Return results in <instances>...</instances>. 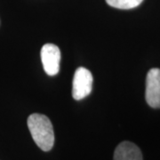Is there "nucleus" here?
Masks as SVG:
<instances>
[{"label": "nucleus", "instance_id": "423d86ee", "mask_svg": "<svg viewBox=\"0 0 160 160\" xmlns=\"http://www.w3.org/2000/svg\"><path fill=\"white\" fill-rule=\"evenodd\" d=\"M142 1L143 0H106L109 6L122 10L135 8L140 6Z\"/></svg>", "mask_w": 160, "mask_h": 160}, {"label": "nucleus", "instance_id": "39448f33", "mask_svg": "<svg viewBox=\"0 0 160 160\" xmlns=\"http://www.w3.org/2000/svg\"><path fill=\"white\" fill-rule=\"evenodd\" d=\"M114 160H142V154L134 143L123 142L115 149Z\"/></svg>", "mask_w": 160, "mask_h": 160}, {"label": "nucleus", "instance_id": "20e7f679", "mask_svg": "<svg viewBox=\"0 0 160 160\" xmlns=\"http://www.w3.org/2000/svg\"><path fill=\"white\" fill-rule=\"evenodd\" d=\"M41 61L44 70L49 76L57 75L60 70L61 51L53 44H46L41 49Z\"/></svg>", "mask_w": 160, "mask_h": 160}, {"label": "nucleus", "instance_id": "7ed1b4c3", "mask_svg": "<svg viewBox=\"0 0 160 160\" xmlns=\"http://www.w3.org/2000/svg\"><path fill=\"white\" fill-rule=\"evenodd\" d=\"M146 102L151 108H160V69H151L146 78Z\"/></svg>", "mask_w": 160, "mask_h": 160}, {"label": "nucleus", "instance_id": "f257e3e1", "mask_svg": "<svg viewBox=\"0 0 160 160\" xmlns=\"http://www.w3.org/2000/svg\"><path fill=\"white\" fill-rule=\"evenodd\" d=\"M28 127L36 144L43 151H49L54 144V132L50 119L42 114L34 113L28 118Z\"/></svg>", "mask_w": 160, "mask_h": 160}, {"label": "nucleus", "instance_id": "f03ea898", "mask_svg": "<svg viewBox=\"0 0 160 160\" xmlns=\"http://www.w3.org/2000/svg\"><path fill=\"white\" fill-rule=\"evenodd\" d=\"M92 88V75L86 68L80 67L75 71L72 84V96L80 101L91 93Z\"/></svg>", "mask_w": 160, "mask_h": 160}]
</instances>
